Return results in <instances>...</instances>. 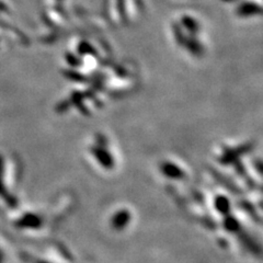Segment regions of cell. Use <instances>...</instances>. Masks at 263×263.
<instances>
[{
	"instance_id": "1",
	"label": "cell",
	"mask_w": 263,
	"mask_h": 263,
	"mask_svg": "<svg viewBox=\"0 0 263 263\" xmlns=\"http://www.w3.org/2000/svg\"><path fill=\"white\" fill-rule=\"evenodd\" d=\"M92 152L96 159H98V162L104 166V168H112L113 159L110 155V152L108 150H104V148H102L100 146H96L92 148Z\"/></svg>"
},
{
	"instance_id": "2",
	"label": "cell",
	"mask_w": 263,
	"mask_h": 263,
	"mask_svg": "<svg viewBox=\"0 0 263 263\" xmlns=\"http://www.w3.org/2000/svg\"><path fill=\"white\" fill-rule=\"evenodd\" d=\"M162 171L166 176H169L171 179L179 180L184 178V170L180 169L178 166L171 162H164L162 166Z\"/></svg>"
},
{
	"instance_id": "3",
	"label": "cell",
	"mask_w": 263,
	"mask_h": 263,
	"mask_svg": "<svg viewBox=\"0 0 263 263\" xmlns=\"http://www.w3.org/2000/svg\"><path fill=\"white\" fill-rule=\"evenodd\" d=\"M130 215L128 212H126V210L118 212V214L113 216L112 227L114 228V230H124V227L130 222Z\"/></svg>"
},
{
	"instance_id": "4",
	"label": "cell",
	"mask_w": 263,
	"mask_h": 263,
	"mask_svg": "<svg viewBox=\"0 0 263 263\" xmlns=\"http://www.w3.org/2000/svg\"><path fill=\"white\" fill-rule=\"evenodd\" d=\"M215 205L217 210L222 212V213H227V212H230V201L224 196L217 198L215 201Z\"/></svg>"
}]
</instances>
